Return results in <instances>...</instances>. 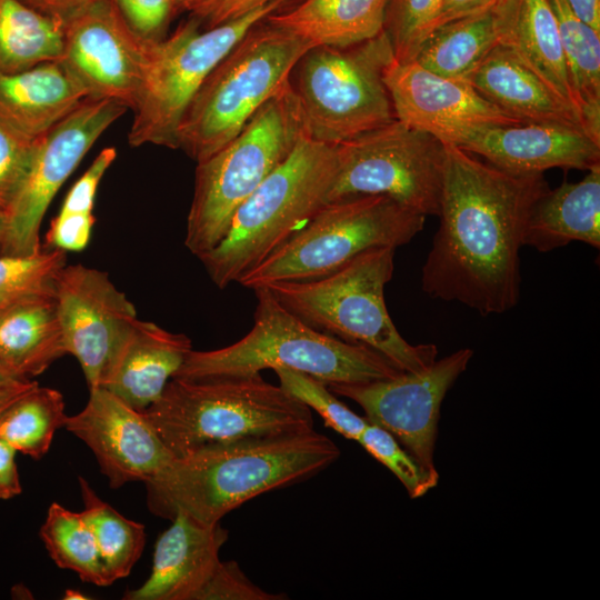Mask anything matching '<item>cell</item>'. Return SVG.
<instances>
[{
	"instance_id": "cell-1",
	"label": "cell",
	"mask_w": 600,
	"mask_h": 600,
	"mask_svg": "<svg viewBox=\"0 0 600 600\" xmlns=\"http://www.w3.org/2000/svg\"><path fill=\"white\" fill-rule=\"evenodd\" d=\"M440 224L421 271L431 298L501 314L520 298V249L543 173L516 174L444 143Z\"/></svg>"
},
{
	"instance_id": "cell-2",
	"label": "cell",
	"mask_w": 600,
	"mask_h": 600,
	"mask_svg": "<svg viewBox=\"0 0 600 600\" xmlns=\"http://www.w3.org/2000/svg\"><path fill=\"white\" fill-rule=\"evenodd\" d=\"M340 456L311 429L212 442L173 457L144 483L147 507L159 518L183 513L214 524L257 496L310 479Z\"/></svg>"
},
{
	"instance_id": "cell-3",
	"label": "cell",
	"mask_w": 600,
	"mask_h": 600,
	"mask_svg": "<svg viewBox=\"0 0 600 600\" xmlns=\"http://www.w3.org/2000/svg\"><path fill=\"white\" fill-rule=\"evenodd\" d=\"M253 291L258 303L251 330L224 348L192 349L173 378L247 376L282 367L333 384L369 382L402 372L367 346L311 328L288 311L268 288Z\"/></svg>"
},
{
	"instance_id": "cell-4",
	"label": "cell",
	"mask_w": 600,
	"mask_h": 600,
	"mask_svg": "<svg viewBox=\"0 0 600 600\" xmlns=\"http://www.w3.org/2000/svg\"><path fill=\"white\" fill-rule=\"evenodd\" d=\"M143 414L173 457L207 443L313 428L311 409L260 373L172 378Z\"/></svg>"
},
{
	"instance_id": "cell-5",
	"label": "cell",
	"mask_w": 600,
	"mask_h": 600,
	"mask_svg": "<svg viewBox=\"0 0 600 600\" xmlns=\"http://www.w3.org/2000/svg\"><path fill=\"white\" fill-rule=\"evenodd\" d=\"M338 169L336 144L304 133L287 159L237 209L223 239L200 256L224 289L298 232L324 204Z\"/></svg>"
},
{
	"instance_id": "cell-6",
	"label": "cell",
	"mask_w": 600,
	"mask_h": 600,
	"mask_svg": "<svg viewBox=\"0 0 600 600\" xmlns=\"http://www.w3.org/2000/svg\"><path fill=\"white\" fill-rule=\"evenodd\" d=\"M394 250L372 248L322 278L266 288L311 328L367 346L401 371H419L437 360L438 349L432 343L407 342L389 316L384 287L393 274Z\"/></svg>"
},
{
	"instance_id": "cell-7",
	"label": "cell",
	"mask_w": 600,
	"mask_h": 600,
	"mask_svg": "<svg viewBox=\"0 0 600 600\" xmlns=\"http://www.w3.org/2000/svg\"><path fill=\"white\" fill-rule=\"evenodd\" d=\"M310 42L263 19L206 78L177 131V148L198 162L231 141L289 83Z\"/></svg>"
},
{
	"instance_id": "cell-8",
	"label": "cell",
	"mask_w": 600,
	"mask_h": 600,
	"mask_svg": "<svg viewBox=\"0 0 600 600\" xmlns=\"http://www.w3.org/2000/svg\"><path fill=\"white\" fill-rule=\"evenodd\" d=\"M304 133L289 81L231 141L198 162L184 238L193 256L199 258L223 239L237 209L287 159Z\"/></svg>"
},
{
	"instance_id": "cell-9",
	"label": "cell",
	"mask_w": 600,
	"mask_h": 600,
	"mask_svg": "<svg viewBox=\"0 0 600 600\" xmlns=\"http://www.w3.org/2000/svg\"><path fill=\"white\" fill-rule=\"evenodd\" d=\"M393 60L383 30L351 46L309 49L289 79L306 133L316 141L339 144L396 120L383 81Z\"/></svg>"
},
{
	"instance_id": "cell-10",
	"label": "cell",
	"mask_w": 600,
	"mask_h": 600,
	"mask_svg": "<svg viewBox=\"0 0 600 600\" xmlns=\"http://www.w3.org/2000/svg\"><path fill=\"white\" fill-rule=\"evenodd\" d=\"M424 220V216L383 196L328 202L238 283L254 290L322 278L369 249H397L410 242L423 229Z\"/></svg>"
},
{
	"instance_id": "cell-11",
	"label": "cell",
	"mask_w": 600,
	"mask_h": 600,
	"mask_svg": "<svg viewBox=\"0 0 600 600\" xmlns=\"http://www.w3.org/2000/svg\"><path fill=\"white\" fill-rule=\"evenodd\" d=\"M289 0H272L237 19L201 29L193 18L170 37L151 40L128 133L131 147L177 148L180 121L201 84L257 23Z\"/></svg>"
},
{
	"instance_id": "cell-12",
	"label": "cell",
	"mask_w": 600,
	"mask_h": 600,
	"mask_svg": "<svg viewBox=\"0 0 600 600\" xmlns=\"http://www.w3.org/2000/svg\"><path fill=\"white\" fill-rule=\"evenodd\" d=\"M338 169L327 203L383 196L424 217L438 216L446 147L393 120L336 144Z\"/></svg>"
},
{
	"instance_id": "cell-13",
	"label": "cell",
	"mask_w": 600,
	"mask_h": 600,
	"mask_svg": "<svg viewBox=\"0 0 600 600\" xmlns=\"http://www.w3.org/2000/svg\"><path fill=\"white\" fill-rule=\"evenodd\" d=\"M128 108L111 100H83L38 139L28 171L2 216L0 256L39 252L48 207L99 137Z\"/></svg>"
},
{
	"instance_id": "cell-14",
	"label": "cell",
	"mask_w": 600,
	"mask_h": 600,
	"mask_svg": "<svg viewBox=\"0 0 600 600\" xmlns=\"http://www.w3.org/2000/svg\"><path fill=\"white\" fill-rule=\"evenodd\" d=\"M473 351L463 348L419 371L361 383L327 384L364 411L366 419L391 433L424 468L436 469L433 453L441 403Z\"/></svg>"
},
{
	"instance_id": "cell-15",
	"label": "cell",
	"mask_w": 600,
	"mask_h": 600,
	"mask_svg": "<svg viewBox=\"0 0 600 600\" xmlns=\"http://www.w3.org/2000/svg\"><path fill=\"white\" fill-rule=\"evenodd\" d=\"M151 40L140 37L112 0H96L63 26L59 61L90 100L132 109Z\"/></svg>"
},
{
	"instance_id": "cell-16",
	"label": "cell",
	"mask_w": 600,
	"mask_h": 600,
	"mask_svg": "<svg viewBox=\"0 0 600 600\" xmlns=\"http://www.w3.org/2000/svg\"><path fill=\"white\" fill-rule=\"evenodd\" d=\"M54 300L67 354L79 362L89 390L101 386L120 343L138 319L133 303L107 272L66 264Z\"/></svg>"
},
{
	"instance_id": "cell-17",
	"label": "cell",
	"mask_w": 600,
	"mask_h": 600,
	"mask_svg": "<svg viewBox=\"0 0 600 600\" xmlns=\"http://www.w3.org/2000/svg\"><path fill=\"white\" fill-rule=\"evenodd\" d=\"M396 119L429 133L442 143L457 144L469 131L488 124L522 121L503 112L462 79L436 74L414 60H393L384 70Z\"/></svg>"
},
{
	"instance_id": "cell-18",
	"label": "cell",
	"mask_w": 600,
	"mask_h": 600,
	"mask_svg": "<svg viewBox=\"0 0 600 600\" xmlns=\"http://www.w3.org/2000/svg\"><path fill=\"white\" fill-rule=\"evenodd\" d=\"M89 391L64 428L91 449L112 489L146 482L173 458L143 412L104 388Z\"/></svg>"
},
{
	"instance_id": "cell-19",
	"label": "cell",
	"mask_w": 600,
	"mask_h": 600,
	"mask_svg": "<svg viewBox=\"0 0 600 600\" xmlns=\"http://www.w3.org/2000/svg\"><path fill=\"white\" fill-rule=\"evenodd\" d=\"M454 146L516 174L552 168L588 170L600 161V141L579 124H488L469 131Z\"/></svg>"
},
{
	"instance_id": "cell-20",
	"label": "cell",
	"mask_w": 600,
	"mask_h": 600,
	"mask_svg": "<svg viewBox=\"0 0 600 600\" xmlns=\"http://www.w3.org/2000/svg\"><path fill=\"white\" fill-rule=\"evenodd\" d=\"M229 532L220 522L202 524L177 513L153 551L149 578L123 594L126 600H200L220 563Z\"/></svg>"
},
{
	"instance_id": "cell-21",
	"label": "cell",
	"mask_w": 600,
	"mask_h": 600,
	"mask_svg": "<svg viewBox=\"0 0 600 600\" xmlns=\"http://www.w3.org/2000/svg\"><path fill=\"white\" fill-rule=\"evenodd\" d=\"M192 343L184 333L137 319L111 359L101 388L143 412L162 394Z\"/></svg>"
},
{
	"instance_id": "cell-22",
	"label": "cell",
	"mask_w": 600,
	"mask_h": 600,
	"mask_svg": "<svg viewBox=\"0 0 600 600\" xmlns=\"http://www.w3.org/2000/svg\"><path fill=\"white\" fill-rule=\"evenodd\" d=\"M492 11L499 44L510 49L578 114L556 17L549 0H502Z\"/></svg>"
},
{
	"instance_id": "cell-23",
	"label": "cell",
	"mask_w": 600,
	"mask_h": 600,
	"mask_svg": "<svg viewBox=\"0 0 600 600\" xmlns=\"http://www.w3.org/2000/svg\"><path fill=\"white\" fill-rule=\"evenodd\" d=\"M86 99L59 60L0 71V121L32 138L43 136Z\"/></svg>"
},
{
	"instance_id": "cell-24",
	"label": "cell",
	"mask_w": 600,
	"mask_h": 600,
	"mask_svg": "<svg viewBox=\"0 0 600 600\" xmlns=\"http://www.w3.org/2000/svg\"><path fill=\"white\" fill-rule=\"evenodd\" d=\"M462 80L492 104L522 122L582 127L577 112L504 46L493 48Z\"/></svg>"
},
{
	"instance_id": "cell-25",
	"label": "cell",
	"mask_w": 600,
	"mask_h": 600,
	"mask_svg": "<svg viewBox=\"0 0 600 600\" xmlns=\"http://www.w3.org/2000/svg\"><path fill=\"white\" fill-rule=\"evenodd\" d=\"M578 182L548 190L527 220L523 246L540 252L580 241L600 247V163Z\"/></svg>"
},
{
	"instance_id": "cell-26",
	"label": "cell",
	"mask_w": 600,
	"mask_h": 600,
	"mask_svg": "<svg viewBox=\"0 0 600 600\" xmlns=\"http://www.w3.org/2000/svg\"><path fill=\"white\" fill-rule=\"evenodd\" d=\"M64 354L54 296L0 309V366L12 376L31 380Z\"/></svg>"
},
{
	"instance_id": "cell-27",
	"label": "cell",
	"mask_w": 600,
	"mask_h": 600,
	"mask_svg": "<svg viewBox=\"0 0 600 600\" xmlns=\"http://www.w3.org/2000/svg\"><path fill=\"white\" fill-rule=\"evenodd\" d=\"M389 0H301L266 21L316 46L346 47L383 30Z\"/></svg>"
},
{
	"instance_id": "cell-28",
	"label": "cell",
	"mask_w": 600,
	"mask_h": 600,
	"mask_svg": "<svg viewBox=\"0 0 600 600\" xmlns=\"http://www.w3.org/2000/svg\"><path fill=\"white\" fill-rule=\"evenodd\" d=\"M583 129L600 141V31L579 18L567 0H549Z\"/></svg>"
},
{
	"instance_id": "cell-29",
	"label": "cell",
	"mask_w": 600,
	"mask_h": 600,
	"mask_svg": "<svg viewBox=\"0 0 600 600\" xmlns=\"http://www.w3.org/2000/svg\"><path fill=\"white\" fill-rule=\"evenodd\" d=\"M499 44L493 11L460 18L436 28L414 61L450 79H463Z\"/></svg>"
},
{
	"instance_id": "cell-30",
	"label": "cell",
	"mask_w": 600,
	"mask_h": 600,
	"mask_svg": "<svg viewBox=\"0 0 600 600\" xmlns=\"http://www.w3.org/2000/svg\"><path fill=\"white\" fill-rule=\"evenodd\" d=\"M63 26L22 0H0V71L18 72L59 60Z\"/></svg>"
},
{
	"instance_id": "cell-31",
	"label": "cell",
	"mask_w": 600,
	"mask_h": 600,
	"mask_svg": "<svg viewBox=\"0 0 600 600\" xmlns=\"http://www.w3.org/2000/svg\"><path fill=\"white\" fill-rule=\"evenodd\" d=\"M67 418L60 391L37 384L1 414L0 438L17 452L39 460Z\"/></svg>"
},
{
	"instance_id": "cell-32",
	"label": "cell",
	"mask_w": 600,
	"mask_h": 600,
	"mask_svg": "<svg viewBox=\"0 0 600 600\" xmlns=\"http://www.w3.org/2000/svg\"><path fill=\"white\" fill-rule=\"evenodd\" d=\"M40 538L59 568L71 570L82 581L99 587L113 583L82 512H73L58 502H52L40 528Z\"/></svg>"
},
{
	"instance_id": "cell-33",
	"label": "cell",
	"mask_w": 600,
	"mask_h": 600,
	"mask_svg": "<svg viewBox=\"0 0 600 600\" xmlns=\"http://www.w3.org/2000/svg\"><path fill=\"white\" fill-rule=\"evenodd\" d=\"M84 509L81 511L89 523L112 582L130 574L140 559L146 544V527L126 518L99 498L88 481L79 477Z\"/></svg>"
},
{
	"instance_id": "cell-34",
	"label": "cell",
	"mask_w": 600,
	"mask_h": 600,
	"mask_svg": "<svg viewBox=\"0 0 600 600\" xmlns=\"http://www.w3.org/2000/svg\"><path fill=\"white\" fill-rule=\"evenodd\" d=\"M66 251L47 248L30 256H0V309L17 302L54 296Z\"/></svg>"
},
{
	"instance_id": "cell-35",
	"label": "cell",
	"mask_w": 600,
	"mask_h": 600,
	"mask_svg": "<svg viewBox=\"0 0 600 600\" xmlns=\"http://www.w3.org/2000/svg\"><path fill=\"white\" fill-rule=\"evenodd\" d=\"M273 371L279 386L317 411L328 427L347 439L359 440L369 421L340 401L326 383L289 368H274Z\"/></svg>"
},
{
	"instance_id": "cell-36",
	"label": "cell",
	"mask_w": 600,
	"mask_h": 600,
	"mask_svg": "<svg viewBox=\"0 0 600 600\" xmlns=\"http://www.w3.org/2000/svg\"><path fill=\"white\" fill-rule=\"evenodd\" d=\"M443 0H389L383 31L392 46L394 60H414L429 36Z\"/></svg>"
},
{
	"instance_id": "cell-37",
	"label": "cell",
	"mask_w": 600,
	"mask_h": 600,
	"mask_svg": "<svg viewBox=\"0 0 600 600\" xmlns=\"http://www.w3.org/2000/svg\"><path fill=\"white\" fill-rule=\"evenodd\" d=\"M357 442L400 480L410 498H420L438 484L437 469L424 468L383 428L369 422Z\"/></svg>"
},
{
	"instance_id": "cell-38",
	"label": "cell",
	"mask_w": 600,
	"mask_h": 600,
	"mask_svg": "<svg viewBox=\"0 0 600 600\" xmlns=\"http://www.w3.org/2000/svg\"><path fill=\"white\" fill-rule=\"evenodd\" d=\"M39 138L29 137L0 121L1 216L28 171Z\"/></svg>"
},
{
	"instance_id": "cell-39",
	"label": "cell",
	"mask_w": 600,
	"mask_h": 600,
	"mask_svg": "<svg viewBox=\"0 0 600 600\" xmlns=\"http://www.w3.org/2000/svg\"><path fill=\"white\" fill-rule=\"evenodd\" d=\"M284 594L270 593L256 586L233 561H220L200 600H281Z\"/></svg>"
},
{
	"instance_id": "cell-40",
	"label": "cell",
	"mask_w": 600,
	"mask_h": 600,
	"mask_svg": "<svg viewBox=\"0 0 600 600\" xmlns=\"http://www.w3.org/2000/svg\"><path fill=\"white\" fill-rule=\"evenodd\" d=\"M130 27L147 40L161 39L170 14L173 0H112Z\"/></svg>"
},
{
	"instance_id": "cell-41",
	"label": "cell",
	"mask_w": 600,
	"mask_h": 600,
	"mask_svg": "<svg viewBox=\"0 0 600 600\" xmlns=\"http://www.w3.org/2000/svg\"><path fill=\"white\" fill-rule=\"evenodd\" d=\"M94 222L93 213L60 209L46 234L47 244L63 251H81L90 241Z\"/></svg>"
},
{
	"instance_id": "cell-42",
	"label": "cell",
	"mask_w": 600,
	"mask_h": 600,
	"mask_svg": "<svg viewBox=\"0 0 600 600\" xmlns=\"http://www.w3.org/2000/svg\"><path fill=\"white\" fill-rule=\"evenodd\" d=\"M272 0H199L187 9L204 28L237 19Z\"/></svg>"
},
{
	"instance_id": "cell-43",
	"label": "cell",
	"mask_w": 600,
	"mask_h": 600,
	"mask_svg": "<svg viewBox=\"0 0 600 600\" xmlns=\"http://www.w3.org/2000/svg\"><path fill=\"white\" fill-rule=\"evenodd\" d=\"M502 0H443L433 21L431 32L447 22L491 11Z\"/></svg>"
},
{
	"instance_id": "cell-44",
	"label": "cell",
	"mask_w": 600,
	"mask_h": 600,
	"mask_svg": "<svg viewBox=\"0 0 600 600\" xmlns=\"http://www.w3.org/2000/svg\"><path fill=\"white\" fill-rule=\"evenodd\" d=\"M18 452L0 438V499H11L21 493L22 487L16 463Z\"/></svg>"
},
{
	"instance_id": "cell-45",
	"label": "cell",
	"mask_w": 600,
	"mask_h": 600,
	"mask_svg": "<svg viewBox=\"0 0 600 600\" xmlns=\"http://www.w3.org/2000/svg\"><path fill=\"white\" fill-rule=\"evenodd\" d=\"M26 4L63 23L96 0H22Z\"/></svg>"
},
{
	"instance_id": "cell-46",
	"label": "cell",
	"mask_w": 600,
	"mask_h": 600,
	"mask_svg": "<svg viewBox=\"0 0 600 600\" xmlns=\"http://www.w3.org/2000/svg\"><path fill=\"white\" fill-rule=\"evenodd\" d=\"M576 14L600 31V0H567Z\"/></svg>"
},
{
	"instance_id": "cell-47",
	"label": "cell",
	"mask_w": 600,
	"mask_h": 600,
	"mask_svg": "<svg viewBox=\"0 0 600 600\" xmlns=\"http://www.w3.org/2000/svg\"><path fill=\"white\" fill-rule=\"evenodd\" d=\"M37 384L36 381L29 380L13 386L0 387V417L16 400Z\"/></svg>"
},
{
	"instance_id": "cell-48",
	"label": "cell",
	"mask_w": 600,
	"mask_h": 600,
	"mask_svg": "<svg viewBox=\"0 0 600 600\" xmlns=\"http://www.w3.org/2000/svg\"><path fill=\"white\" fill-rule=\"evenodd\" d=\"M29 380H20L8 372L2 366H0V387H8L18 383H22Z\"/></svg>"
},
{
	"instance_id": "cell-49",
	"label": "cell",
	"mask_w": 600,
	"mask_h": 600,
	"mask_svg": "<svg viewBox=\"0 0 600 600\" xmlns=\"http://www.w3.org/2000/svg\"><path fill=\"white\" fill-rule=\"evenodd\" d=\"M64 599H87L83 593L74 590V589H67L64 592Z\"/></svg>"
},
{
	"instance_id": "cell-50",
	"label": "cell",
	"mask_w": 600,
	"mask_h": 600,
	"mask_svg": "<svg viewBox=\"0 0 600 600\" xmlns=\"http://www.w3.org/2000/svg\"><path fill=\"white\" fill-rule=\"evenodd\" d=\"M197 1L199 0H173V3H174V7H182L187 9L189 6H191L192 3Z\"/></svg>"
},
{
	"instance_id": "cell-51",
	"label": "cell",
	"mask_w": 600,
	"mask_h": 600,
	"mask_svg": "<svg viewBox=\"0 0 600 600\" xmlns=\"http://www.w3.org/2000/svg\"><path fill=\"white\" fill-rule=\"evenodd\" d=\"M2 216L0 214V231H1Z\"/></svg>"
}]
</instances>
